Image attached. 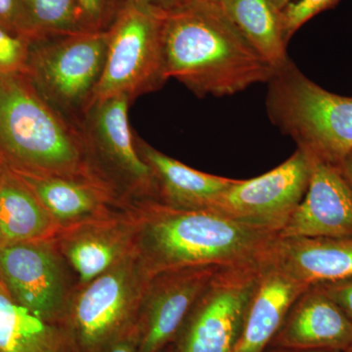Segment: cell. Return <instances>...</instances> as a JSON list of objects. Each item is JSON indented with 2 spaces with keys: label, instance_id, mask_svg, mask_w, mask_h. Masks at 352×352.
Segmentation results:
<instances>
[{
  "label": "cell",
  "instance_id": "obj_1",
  "mask_svg": "<svg viewBox=\"0 0 352 352\" xmlns=\"http://www.w3.org/2000/svg\"><path fill=\"white\" fill-rule=\"evenodd\" d=\"M164 64L201 97L229 96L267 83L275 69L243 36L220 4L192 2L163 18Z\"/></svg>",
  "mask_w": 352,
  "mask_h": 352
},
{
  "label": "cell",
  "instance_id": "obj_2",
  "mask_svg": "<svg viewBox=\"0 0 352 352\" xmlns=\"http://www.w3.org/2000/svg\"><path fill=\"white\" fill-rule=\"evenodd\" d=\"M140 236L141 263L148 276L199 265H230L263 256L277 234L210 210L146 207Z\"/></svg>",
  "mask_w": 352,
  "mask_h": 352
},
{
  "label": "cell",
  "instance_id": "obj_3",
  "mask_svg": "<svg viewBox=\"0 0 352 352\" xmlns=\"http://www.w3.org/2000/svg\"><path fill=\"white\" fill-rule=\"evenodd\" d=\"M0 157L12 170L102 184L78 127L44 101L25 75L0 76Z\"/></svg>",
  "mask_w": 352,
  "mask_h": 352
},
{
  "label": "cell",
  "instance_id": "obj_4",
  "mask_svg": "<svg viewBox=\"0 0 352 352\" xmlns=\"http://www.w3.org/2000/svg\"><path fill=\"white\" fill-rule=\"evenodd\" d=\"M267 85L272 124L310 156L339 166L352 152V97L324 89L291 60Z\"/></svg>",
  "mask_w": 352,
  "mask_h": 352
},
{
  "label": "cell",
  "instance_id": "obj_5",
  "mask_svg": "<svg viewBox=\"0 0 352 352\" xmlns=\"http://www.w3.org/2000/svg\"><path fill=\"white\" fill-rule=\"evenodd\" d=\"M107 32L32 41L25 76L44 101L78 126L94 105L107 53Z\"/></svg>",
  "mask_w": 352,
  "mask_h": 352
},
{
  "label": "cell",
  "instance_id": "obj_6",
  "mask_svg": "<svg viewBox=\"0 0 352 352\" xmlns=\"http://www.w3.org/2000/svg\"><path fill=\"white\" fill-rule=\"evenodd\" d=\"M270 251L254 261L220 266L183 322L173 352H235Z\"/></svg>",
  "mask_w": 352,
  "mask_h": 352
},
{
  "label": "cell",
  "instance_id": "obj_7",
  "mask_svg": "<svg viewBox=\"0 0 352 352\" xmlns=\"http://www.w3.org/2000/svg\"><path fill=\"white\" fill-rule=\"evenodd\" d=\"M163 18L131 2L108 30L107 53L94 102L126 96L133 101L168 80Z\"/></svg>",
  "mask_w": 352,
  "mask_h": 352
},
{
  "label": "cell",
  "instance_id": "obj_8",
  "mask_svg": "<svg viewBox=\"0 0 352 352\" xmlns=\"http://www.w3.org/2000/svg\"><path fill=\"white\" fill-rule=\"evenodd\" d=\"M140 261L138 267L122 263L97 277L80 294L63 328L75 352H101L129 326L135 323L148 275Z\"/></svg>",
  "mask_w": 352,
  "mask_h": 352
},
{
  "label": "cell",
  "instance_id": "obj_9",
  "mask_svg": "<svg viewBox=\"0 0 352 352\" xmlns=\"http://www.w3.org/2000/svg\"><path fill=\"white\" fill-rule=\"evenodd\" d=\"M311 168L312 157L296 148L272 170L236 179L208 210L279 235L307 193Z\"/></svg>",
  "mask_w": 352,
  "mask_h": 352
},
{
  "label": "cell",
  "instance_id": "obj_10",
  "mask_svg": "<svg viewBox=\"0 0 352 352\" xmlns=\"http://www.w3.org/2000/svg\"><path fill=\"white\" fill-rule=\"evenodd\" d=\"M131 102L126 96L95 102L78 127L91 166L94 160L103 162L127 189L157 195L154 175L139 154L129 126Z\"/></svg>",
  "mask_w": 352,
  "mask_h": 352
},
{
  "label": "cell",
  "instance_id": "obj_11",
  "mask_svg": "<svg viewBox=\"0 0 352 352\" xmlns=\"http://www.w3.org/2000/svg\"><path fill=\"white\" fill-rule=\"evenodd\" d=\"M219 267L189 266L149 277L135 322L138 352H159L175 342L194 303Z\"/></svg>",
  "mask_w": 352,
  "mask_h": 352
},
{
  "label": "cell",
  "instance_id": "obj_12",
  "mask_svg": "<svg viewBox=\"0 0 352 352\" xmlns=\"http://www.w3.org/2000/svg\"><path fill=\"white\" fill-rule=\"evenodd\" d=\"M278 237L352 238V186L339 166L312 157L307 193Z\"/></svg>",
  "mask_w": 352,
  "mask_h": 352
},
{
  "label": "cell",
  "instance_id": "obj_13",
  "mask_svg": "<svg viewBox=\"0 0 352 352\" xmlns=\"http://www.w3.org/2000/svg\"><path fill=\"white\" fill-rule=\"evenodd\" d=\"M0 274L16 302L55 325L63 305L64 283L56 259L38 245L0 248Z\"/></svg>",
  "mask_w": 352,
  "mask_h": 352
},
{
  "label": "cell",
  "instance_id": "obj_14",
  "mask_svg": "<svg viewBox=\"0 0 352 352\" xmlns=\"http://www.w3.org/2000/svg\"><path fill=\"white\" fill-rule=\"evenodd\" d=\"M352 344V321L317 285L291 307L268 347L346 351Z\"/></svg>",
  "mask_w": 352,
  "mask_h": 352
},
{
  "label": "cell",
  "instance_id": "obj_15",
  "mask_svg": "<svg viewBox=\"0 0 352 352\" xmlns=\"http://www.w3.org/2000/svg\"><path fill=\"white\" fill-rule=\"evenodd\" d=\"M309 287L273 263L270 251L235 352L265 351L294 303Z\"/></svg>",
  "mask_w": 352,
  "mask_h": 352
},
{
  "label": "cell",
  "instance_id": "obj_16",
  "mask_svg": "<svg viewBox=\"0 0 352 352\" xmlns=\"http://www.w3.org/2000/svg\"><path fill=\"white\" fill-rule=\"evenodd\" d=\"M270 256L308 286L352 278V238L278 237Z\"/></svg>",
  "mask_w": 352,
  "mask_h": 352
},
{
  "label": "cell",
  "instance_id": "obj_17",
  "mask_svg": "<svg viewBox=\"0 0 352 352\" xmlns=\"http://www.w3.org/2000/svg\"><path fill=\"white\" fill-rule=\"evenodd\" d=\"M140 156L149 164L164 205L182 210H208L236 179L194 170L157 151L135 134Z\"/></svg>",
  "mask_w": 352,
  "mask_h": 352
},
{
  "label": "cell",
  "instance_id": "obj_18",
  "mask_svg": "<svg viewBox=\"0 0 352 352\" xmlns=\"http://www.w3.org/2000/svg\"><path fill=\"white\" fill-rule=\"evenodd\" d=\"M10 170L31 190L51 217L60 220L91 214L108 194L103 185L89 180Z\"/></svg>",
  "mask_w": 352,
  "mask_h": 352
},
{
  "label": "cell",
  "instance_id": "obj_19",
  "mask_svg": "<svg viewBox=\"0 0 352 352\" xmlns=\"http://www.w3.org/2000/svg\"><path fill=\"white\" fill-rule=\"evenodd\" d=\"M220 6L273 69L288 63L281 10L272 0H221Z\"/></svg>",
  "mask_w": 352,
  "mask_h": 352
},
{
  "label": "cell",
  "instance_id": "obj_20",
  "mask_svg": "<svg viewBox=\"0 0 352 352\" xmlns=\"http://www.w3.org/2000/svg\"><path fill=\"white\" fill-rule=\"evenodd\" d=\"M51 215L10 168L0 183V240L8 245L38 239L47 232Z\"/></svg>",
  "mask_w": 352,
  "mask_h": 352
},
{
  "label": "cell",
  "instance_id": "obj_21",
  "mask_svg": "<svg viewBox=\"0 0 352 352\" xmlns=\"http://www.w3.org/2000/svg\"><path fill=\"white\" fill-rule=\"evenodd\" d=\"M67 344L61 328L0 294V352H60Z\"/></svg>",
  "mask_w": 352,
  "mask_h": 352
},
{
  "label": "cell",
  "instance_id": "obj_22",
  "mask_svg": "<svg viewBox=\"0 0 352 352\" xmlns=\"http://www.w3.org/2000/svg\"><path fill=\"white\" fill-rule=\"evenodd\" d=\"M120 250L117 243L107 238L87 236L74 241L67 254L80 280L87 283L113 267Z\"/></svg>",
  "mask_w": 352,
  "mask_h": 352
},
{
  "label": "cell",
  "instance_id": "obj_23",
  "mask_svg": "<svg viewBox=\"0 0 352 352\" xmlns=\"http://www.w3.org/2000/svg\"><path fill=\"white\" fill-rule=\"evenodd\" d=\"M43 38L83 32L76 0H23Z\"/></svg>",
  "mask_w": 352,
  "mask_h": 352
},
{
  "label": "cell",
  "instance_id": "obj_24",
  "mask_svg": "<svg viewBox=\"0 0 352 352\" xmlns=\"http://www.w3.org/2000/svg\"><path fill=\"white\" fill-rule=\"evenodd\" d=\"M83 32H106L131 0H76Z\"/></svg>",
  "mask_w": 352,
  "mask_h": 352
},
{
  "label": "cell",
  "instance_id": "obj_25",
  "mask_svg": "<svg viewBox=\"0 0 352 352\" xmlns=\"http://www.w3.org/2000/svg\"><path fill=\"white\" fill-rule=\"evenodd\" d=\"M31 43L0 27V76L25 75Z\"/></svg>",
  "mask_w": 352,
  "mask_h": 352
},
{
  "label": "cell",
  "instance_id": "obj_26",
  "mask_svg": "<svg viewBox=\"0 0 352 352\" xmlns=\"http://www.w3.org/2000/svg\"><path fill=\"white\" fill-rule=\"evenodd\" d=\"M340 1V0H296L289 2L281 10L282 28L287 44L305 23L318 14L333 8Z\"/></svg>",
  "mask_w": 352,
  "mask_h": 352
},
{
  "label": "cell",
  "instance_id": "obj_27",
  "mask_svg": "<svg viewBox=\"0 0 352 352\" xmlns=\"http://www.w3.org/2000/svg\"><path fill=\"white\" fill-rule=\"evenodd\" d=\"M0 27L32 43L43 38L32 22L23 0H0Z\"/></svg>",
  "mask_w": 352,
  "mask_h": 352
},
{
  "label": "cell",
  "instance_id": "obj_28",
  "mask_svg": "<svg viewBox=\"0 0 352 352\" xmlns=\"http://www.w3.org/2000/svg\"><path fill=\"white\" fill-rule=\"evenodd\" d=\"M352 321V278L317 284Z\"/></svg>",
  "mask_w": 352,
  "mask_h": 352
},
{
  "label": "cell",
  "instance_id": "obj_29",
  "mask_svg": "<svg viewBox=\"0 0 352 352\" xmlns=\"http://www.w3.org/2000/svg\"><path fill=\"white\" fill-rule=\"evenodd\" d=\"M101 352H138V333L136 324L129 326Z\"/></svg>",
  "mask_w": 352,
  "mask_h": 352
},
{
  "label": "cell",
  "instance_id": "obj_30",
  "mask_svg": "<svg viewBox=\"0 0 352 352\" xmlns=\"http://www.w3.org/2000/svg\"><path fill=\"white\" fill-rule=\"evenodd\" d=\"M194 1L195 0H131L133 3L160 15H166L180 10Z\"/></svg>",
  "mask_w": 352,
  "mask_h": 352
},
{
  "label": "cell",
  "instance_id": "obj_31",
  "mask_svg": "<svg viewBox=\"0 0 352 352\" xmlns=\"http://www.w3.org/2000/svg\"><path fill=\"white\" fill-rule=\"evenodd\" d=\"M342 175L352 186V152L342 162L339 166Z\"/></svg>",
  "mask_w": 352,
  "mask_h": 352
},
{
  "label": "cell",
  "instance_id": "obj_32",
  "mask_svg": "<svg viewBox=\"0 0 352 352\" xmlns=\"http://www.w3.org/2000/svg\"><path fill=\"white\" fill-rule=\"evenodd\" d=\"M264 352H342L337 349H279V347H267Z\"/></svg>",
  "mask_w": 352,
  "mask_h": 352
},
{
  "label": "cell",
  "instance_id": "obj_33",
  "mask_svg": "<svg viewBox=\"0 0 352 352\" xmlns=\"http://www.w3.org/2000/svg\"><path fill=\"white\" fill-rule=\"evenodd\" d=\"M272 1L273 3L280 9V10H282L285 6H288L289 2L293 1V0H272Z\"/></svg>",
  "mask_w": 352,
  "mask_h": 352
},
{
  "label": "cell",
  "instance_id": "obj_34",
  "mask_svg": "<svg viewBox=\"0 0 352 352\" xmlns=\"http://www.w3.org/2000/svg\"><path fill=\"white\" fill-rule=\"evenodd\" d=\"M3 164V160L0 157V183H1L2 176L4 175V171L6 170V168H4Z\"/></svg>",
  "mask_w": 352,
  "mask_h": 352
},
{
  "label": "cell",
  "instance_id": "obj_35",
  "mask_svg": "<svg viewBox=\"0 0 352 352\" xmlns=\"http://www.w3.org/2000/svg\"><path fill=\"white\" fill-rule=\"evenodd\" d=\"M159 352H173V344H170V346L164 347V349Z\"/></svg>",
  "mask_w": 352,
  "mask_h": 352
},
{
  "label": "cell",
  "instance_id": "obj_36",
  "mask_svg": "<svg viewBox=\"0 0 352 352\" xmlns=\"http://www.w3.org/2000/svg\"><path fill=\"white\" fill-rule=\"evenodd\" d=\"M198 1L207 2V3L220 4L221 0H198Z\"/></svg>",
  "mask_w": 352,
  "mask_h": 352
},
{
  "label": "cell",
  "instance_id": "obj_37",
  "mask_svg": "<svg viewBox=\"0 0 352 352\" xmlns=\"http://www.w3.org/2000/svg\"><path fill=\"white\" fill-rule=\"evenodd\" d=\"M60 352H75L74 351V349H72L71 346H69V342L68 344H67L66 346L64 347L63 349H62Z\"/></svg>",
  "mask_w": 352,
  "mask_h": 352
},
{
  "label": "cell",
  "instance_id": "obj_38",
  "mask_svg": "<svg viewBox=\"0 0 352 352\" xmlns=\"http://www.w3.org/2000/svg\"><path fill=\"white\" fill-rule=\"evenodd\" d=\"M344 352H352V344L351 346L349 347V349H346V351Z\"/></svg>",
  "mask_w": 352,
  "mask_h": 352
}]
</instances>
